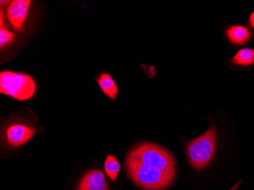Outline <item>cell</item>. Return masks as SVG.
<instances>
[{
	"label": "cell",
	"mask_w": 254,
	"mask_h": 190,
	"mask_svg": "<svg viewBox=\"0 0 254 190\" xmlns=\"http://www.w3.org/2000/svg\"><path fill=\"white\" fill-rule=\"evenodd\" d=\"M36 91L32 77L19 72L4 71L0 74V92L18 101L31 99Z\"/></svg>",
	"instance_id": "cell-4"
},
{
	"label": "cell",
	"mask_w": 254,
	"mask_h": 190,
	"mask_svg": "<svg viewBox=\"0 0 254 190\" xmlns=\"http://www.w3.org/2000/svg\"><path fill=\"white\" fill-rule=\"evenodd\" d=\"M97 81H98L101 91L105 95L109 97L112 100L116 99L118 94V86H117L116 82L111 78L109 74H101L98 77Z\"/></svg>",
	"instance_id": "cell-9"
},
{
	"label": "cell",
	"mask_w": 254,
	"mask_h": 190,
	"mask_svg": "<svg viewBox=\"0 0 254 190\" xmlns=\"http://www.w3.org/2000/svg\"><path fill=\"white\" fill-rule=\"evenodd\" d=\"M226 36L230 42L234 45L242 46L250 41L252 33L246 27L235 25L227 28Z\"/></svg>",
	"instance_id": "cell-8"
},
{
	"label": "cell",
	"mask_w": 254,
	"mask_h": 190,
	"mask_svg": "<svg viewBox=\"0 0 254 190\" xmlns=\"http://www.w3.org/2000/svg\"><path fill=\"white\" fill-rule=\"evenodd\" d=\"M248 24L251 28H254V11L250 15L249 19H248Z\"/></svg>",
	"instance_id": "cell-13"
},
{
	"label": "cell",
	"mask_w": 254,
	"mask_h": 190,
	"mask_svg": "<svg viewBox=\"0 0 254 190\" xmlns=\"http://www.w3.org/2000/svg\"><path fill=\"white\" fill-rule=\"evenodd\" d=\"M125 169L134 184L145 190H166L174 184L176 177V174L130 160H125Z\"/></svg>",
	"instance_id": "cell-1"
},
{
	"label": "cell",
	"mask_w": 254,
	"mask_h": 190,
	"mask_svg": "<svg viewBox=\"0 0 254 190\" xmlns=\"http://www.w3.org/2000/svg\"><path fill=\"white\" fill-rule=\"evenodd\" d=\"M75 190H109V187L104 173L92 170L82 177Z\"/></svg>",
	"instance_id": "cell-7"
},
{
	"label": "cell",
	"mask_w": 254,
	"mask_h": 190,
	"mask_svg": "<svg viewBox=\"0 0 254 190\" xmlns=\"http://www.w3.org/2000/svg\"><path fill=\"white\" fill-rule=\"evenodd\" d=\"M31 2L30 0H15L10 2L7 8L8 21L16 31H20L24 26Z\"/></svg>",
	"instance_id": "cell-6"
},
{
	"label": "cell",
	"mask_w": 254,
	"mask_h": 190,
	"mask_svg": "<svg viewBox=\"0 0 254 190\" xmlns=\"http://www.w3.org/2000/svg\"><path fill=\"white\" fill-rule=\"evenodd\" d=\"M105 173L112 181H115L121 170V165L118 159L113 155H108L105 159Z\"/></svg>",
	"instance_id": "cell-11"
},
{
	"label": "cell",
	"mask_w": 254,
	"mask_h": 190,
	"mask_svg": "<svg viewBox=\"0 0 254 190\" xmlns=\"http://www.w3.org/2000/svg\"><path fill=\"white\" fill-rule=\"evenodd\" d=\"M37 133L36 128L23 124H14L6 129L5 137L10 146L17 148L25 145Z\"/></svg>",
	"instance_id": "cell-5"
},
{
	"label": "cell",
	"mask_w": 254,
	"mask_h": 190,
	"mask_svg": "<svg viewBox=\"0 0 254 190\" xmlns=\"http://www.w3.org/2000/svg\"><path fill=\"white\" fill-rule=\"evenodd\" d=\"M15 38V34L8 30L2 28L0 30V46L3 47L8 43L11 42Z\"/></svg>",
	"instance_id": "cell-12"
},
{
	"label": "cell",
	"mask_w": 254,
	"mask_h": 190,
	"mask_svg": "<svg viewBox=\"0 0 254 190\" xmlns=\"http://www.w3.org/2000/svg\"><path fill=\"white\" fill-rule=\"evenodd\" d=\"M126 159L140 162L162 171L177 174L176 161L166 148L157 144H138L132 148Z\"/></svg>",
	"instance_id": "cell-2"
},
{
	"label": "cell",
	"mask_w": 254,
	"mask_h": 190,
	"mask_svg": "<svg viewBox=\"0 0 254 190\" xmlns=\"http://www.w3.org/2000/svg\"><path fill=\"white\" fill-rule=\"evenodd\" d=\"M217 133L214 126L203 135L192 140L187 145L188 161L192 168L202 170L209 164L216 151Z\"/></svg>",
	"instance_id": "cell-3"
},
{
	"label": "cell",
	"mask_w": 254,
	"mask_h": 190,
	"mask_svg": "<svg viewBox=\"0 0 254 190\" xmlns=\"http://www.w3.org/2000/svg\"><path fill=\"white\" fill-rule=\"evenodd\" d=\"M232 63L240 66L254 65V49L242 48L232 57Z\"/></svg>",
	"instance_id": "cell-10"
}]
</instances>
